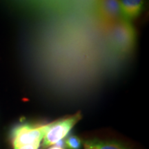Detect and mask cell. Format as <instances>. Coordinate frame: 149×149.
<instances>
[{
  "label": "cell",
  "instance_id": "cell-5",
  "mask_svg": "<svg viewBox=\"0 0 149 149\" xmlns=\"http://www.w3.org/2000/svg\"><path fill=\"white\" fill-rule=\"evenodd\" d=\"M144 4V0H120L121 13L123 19H133L140 15Z\"/></svg>",
  "mask_w": 149,
  "mask_h": 149
},
{
  "label": "cell",
  "instance_id": "cell-9",
  "mask_svg": "<svg viewBox=\"0 0 149 149\" xmlns=\"http://www.w3.org/2000/svg\"><path fill=\"white\" fill-rule=\"evenodd\" d=\"M48 149H64V148H61L60 147H57V146H53V147H51V148H49Z\"/></svg>",
  "mask_w": 149,
  "mask_h": 149
},
{
  "label": "cell",
  "instance_id": "cell-7",
  "mask_svg": "<svg viewBox=\"0 0 149 149\" xmlns=\"http://www.w3.org/2000/svg\"><path fill=\"white\" fill-rule=\"evenodd\" d=\"M65 146L68 149H80L82 142L79 137L76 135H69L64 140Z\"/></svg>",
  "mask_w": 149,
  "mask_h": 149
},
{
  "label": "cell",
  "instance_id": "cell-3",
  "mask_svg": "<svg viewBox=\"0 0 149 149\" xmlns=\"http://www.w3.org/2000/svg\"><path fill=\"white\" fill-rule=\"evenodd\" d=\"M81 119L80 112L71 116L49 123V127L43 138L42 147L47 148L65 138L78 122Z\"/></svg>",
  "mask_w": 149,
  "mask_h": 149
},
{
  "label": "cell",
  "instance_id": "cell-1",
  "mask_svg": "<svg viewBox=\"0 0 149 149\" xmlns=\"http://www.w3.org/2000/svg\"><path fill=\"white\" fill-rule=\"evenodd\" d=\"M106 31L109 46L116 53H129L135 47V30L128 20L122 19Z\"/></svg>",
  "mask_w": 149,
  "mask_h": 149
},
{
  "label": "cell",
  "instance_id": "cell-8",
  "mask_svg": "<svg viewBox=\"0 0 149 149\" xmlns=\"http://www.w3.org/2000/svg\"><path fill=\"white\" fill-rule=\"evenodd\" d=\"M41 142H36L32 144H28L25 145V146H21L17 149H38L40 146Z\"/></svg>",
  "mask_w": 149,
  "mask_h": 149
},
{
  "label": "cell",
  "instance_id": "cell-6",
  "mask_svg": "<svg viewBox=\"0 0 149 149\" xmlns=\"http://www.w3.org/2000/svg\"><path fill=\"white\" fill-rule=\"evenodd\" d=\"M84 149H128L115 141L101 140L98 139H88L82 142Z\"/></svg>",
  "mask_w": 149,
  "mask_h": 149
},
{
  "label": "cell",
  "instance_id": "cell-4",
  "mask_svg": "<svg viewBox=\"0 0 149 149\" xmlns=\"http://www.w3.org/2000/svg\"><path fill=\"white\" fill-rule=\"evenodd\" d=\"M97 12L99 20L105 30L123 19L120 0H98Z\"/></svg>",
  "mask_w": 149,
  "mask_h": 149
},
{
  "label": "cell",
  "instance_id": "cell-2",
  "mask_svg": "<svg viewBox=\"0 0 149 149\" xmlns=\"http://www.w3.org/2000/svg\"><path fill=\"white\" fill-rule=\"evenodd\" d=\"M49 127V124H22L15 126L11 131V141L14 149L28 144L41 142Z\"/></svg>",
  "mask_w": 149,
  "mask_h": 149
}]
</instances>
